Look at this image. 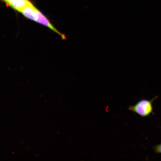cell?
<instances>
[{"mask_svg": "<svg viewBox=\"0 0 161 161\" xmlns=\"http://www.w3.org/2000/svg\"><path fill=\"white\" fill-rule=\"evenodd\" d=\"M154 149L156 153L161 154V144L155 146Z\"/></svg>", "mask_w": 161, "mask_h": 161, "instance_id": "5b68a950", "label": "cell"}, {"mask_svg": "<svg viewBox=\"0 0 161 161\" xmlns=\"http://www.w3.org/2000/svg\"><path fill=\"white\" fill-rule=\"evenodd\" d=\"M16 0H6L5 2L9 5L12 2Z\"/></svg>", "mask_w": 161, "mask_h": 161, "instance_id": "8992f818", "label": "cell"}, {"mask_svg": "<svg viewBox=\"0 0 161 161\" xmlns=\"http://www.w3.org/2000/svg\"><path fill=\"white\" fill-rule=\"evenodd\" d=\"M2 0L4 1L5 2H6V0Z\"/></svg>", "mask_w": 161, "mask_h": 161, "instance_id": "52a82bcc", "label": "cell"}, {"mask_svg": "<svg viewBox=\"0 0 161 161\" xmlns=\"http://www.w3.org/2000/svg\"><path fill=\"white\" fill-rule=\"evenodd\" d=\"M37 10L31 2L24 8L20 12L27 18L35 21Z\"/></svg>", "mask_w": 161, "mask_h": 161, "instance_id": "3957f363", "label": "cell"}, {"mask_svg": "<svg viewBox=\"0 0 161 161\" xmlns=\"http://www.w3.org/2000/svg\"><path fill=\"white\" fill-rule=\"evenodd\" d=\"M157 97V96H156L151 100H141L134 105L130 106L128 109L137 114L142 117H147L153 113L152 103Z\"/></svg>", "mask_w": 161, "mask_h": 161, "instance_id": "6da1fadb", "label": "cell"}, {"mask_svg": "<svg viewBox=\"0 0 161 161\" xmlns=\"http://www.w3.org/2000/svg\"><path fill=\"white\" fill-rule=\"evenodd\" d=\"M30 3L28 0H16L9 6L14 10L20 12L24 8Z\"/></svg>", "mask_w": 161, "mask_h": 161, "instance_id": "277c9868", "label": "cell"}, {"mask_svg": "<svg viewBox=\"0 0 161 161\" xmlns=\"http://www.w3.org/2000/svg\"><path fill=\"white\" fill-rule=\"evenodd\" d=\"M35 21L48 27L59 35L64 40L66 39L65 35L62 34L56 29L51 24L47 18L38 10H37V11L36 17Z\"/></svg>", "mask_w": 161, "mask_h": 161, "instance_id": "7a4b0ae2", "label": "cell"}]
</instances>
